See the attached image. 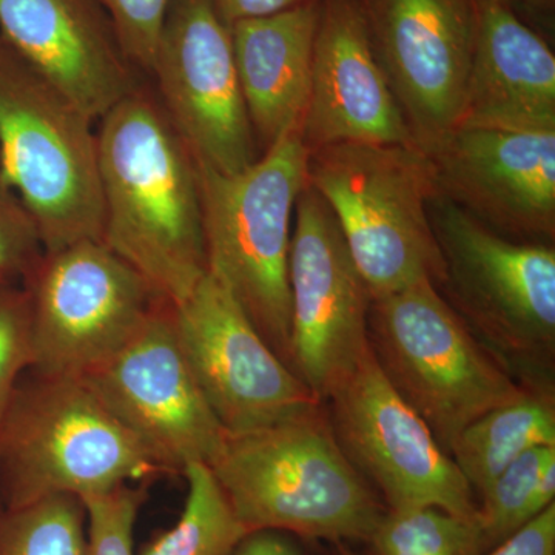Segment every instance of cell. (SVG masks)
Masks as SVG:
<instances>
[{
    "label": "cell",
    "instance_id": "24",
    "mask_svg": "<svg viewBox=\"0 0 555 555\" xmlns=\"http://www.w3.org/2000/svg\"><path fill=\"white\" fill-rule=\"evenodd\" d=\"M369 555H486L476 517L436 506L386 509L366 542Z\"/></svg>",
    "mask_w": 555,
    "mask_h": 555
},
{
    "label": "cell",
    "instance_id": "32",
    "mask_svg": "<svg viewBox=\"0 0 555 555\" xmlns=\"http://www.w3.org/2000/svg\"><path fill=\"white\" fill-rule=\"evenodd\" d=\"M301 540L278 531H258L244 537L232 555H309Z\"/></svg>",
    "mask_w": 555,
    "mask_h": 555
},
{
    "label": "cell",
    "instance_id": "14",
    "mask_svg": "<svg viewBox=\"0 0 555 555\" xmlns=\"http://www.w3.org/2000/svg\"><path fill=\"white\" fill-rule=\"evenodd\" d=\"M173 321L193 377L225 433L261 429L321 403L208 273L173 306Z\"/></svg>",
    "mask_w": 555,
    "mask_h": 555
},
{
    "label": "cell",
    "instance_id": "23",
    "mask_svg": "<svg viewBox=\"0 0 555 555\" xmlns=\"http://www.w3.org/2000/svg\"><path fill=\"white\" fill-rule=\"evenodd\" d=\"M555 503V447L535 448L507 466L477 500L476 520L486 551Z\"/></svg>",
    "mask_w": 555,
    "mask_h": 555
},
{
    "label": "cell",
    "instance_id": "5",
    "mask_svg": "<svg viewBox=\"0 0 555 555\" xmlns=\"http://www.w3.org/2000/svg\"><path fill=\"white\" fill-rule=\"evenodd\" d=\"M308 185L331 208L372 297L429 280L444 261L429 219L436 169L416 145L343 144L309 150Z\"/></svg>",
    "mask_w": 555,
    "mask_h": 555
},
{
    "label": "cell",
    "instance_id": "26",
    "mask_svg": "<svg viewBox=\"0 0 555 555\" xmlns=\"http://www.w3.org/2000/svg\"><path fill=\"white\" fill-rule=\"evenodd\" d=\"M149 496V483H127L83 496L87 555L134 554V525Z\"/></svg>",
    "mask_w": 555,
    "mask_h": 555
},
{
    "label": "cell",
    "instance_id": "1",
    "mask_svg": "<svg viewBox=\"0 0 555 555\" xmlns=\"http://www.w3.org/2000/svg\"><path fill=\"white\" fill-rule=\"evenodd\" d=\"M102 241L177 306L207 275L199 166L147 78L100 119Z\"/></svg>",
    "mask_w": 555,
    "mask_h": 555
},
{
    "label": "cell",
    "instance_id": "15",
    "mask_svg": "<svg viewBox=\"0 0 555 555\" xmlns=\"http://www.w3.org/2000/svg\"><path fill=\"white\" fill-rule=\"evenodd\" d=\"M369 38L415 144L454 129L477 30L476 0H361Z\"/></svg>",
    "mask_w": 555,
    "mask_h": 555
},
{
    "label": "cell",
    "instance_id": "19",
    "mask_svg": "<svg viewBox=\"0 0 555 555\" xmlns=\"http://www.w3.org/2000/svg\"><path fill=\"white\" fill-rule=\"evenodd\" d=\"M477 30L455 127L555 130V56L500 0H476Z\"/></svg>",
    "mask_w": 555,
    "mask_h": 555
},
{
    "label": "cell",
    "instance_id": "8",
    "mask_svg": "<svg viewBox=\"0 0 555 555\" xmlns=\"http://www.w3.org/2000/svg\"><path fill=\"white\" fill-rule=\"evenodd\" d=\"M367 339L387 382L447 452L469 423L516 400L526 387L485 349L429 280L375 298Z\"/></svg>",
    "mask_w": 555,
    "mask_h": 555
},
{
    "label": "cell",
    "instance_id": "11",
    "mask_svg": "<svg viewBox=\"0 0 555 555\" xmlns=\"http://www.w3.org/2000/svg\"><path fill=\"white\" fill-rule=\"evenodd\" d=\"M147 79L198 166L232 175L261 156L232 33L210 0H171Z\"/></svg>",
    "mask_w": 555,
    "mask_h": 555
},
{
    "label": "cell",
    "instance_id": "34",
    "mask_svg": "<svg viewBox=\"0 0 555 555\" xmlns=\"http://www.w3.org/2000/svg\"><path fill=\"white\" fill-rule=\"evenodd\" d=\"M332 546L331 554L328 555H363L353 551L352 547L349 546V543H334Z\"/></svg>",
    "mask_w": 555,
    "mask_h": 555
},
{
    "label": "cell",
    "instance_id": "20",
    "mask_svg": "<svg viewBox=\"0 0 555 555\" xmlns=\"http://www.w3.org/2000/svg\"><path fill=\"white\" fill-rule=\"evenodd\" d=\"M320 0L230 25L236 72L259 153L301 129Z\"/></svg>",
    "mask_w": 555,
    "mask_h": 555
},
{
    "label": "cell",
    "instance_id": "29",
    "mask_svg": "<svg viewBox=\"0 0 555 555\" xmlns=\"http://www.w3.org/2000/svg\"><path fill=\"white\" fill-rule=\"evenodd\" d=\"M42 254L38 228L0 160V276L24 281Z\"/></svg>",
    "mask_w": 555,
    "mask_h": 555
},
{
    "label": "cell",
    "instance_id": "17",
    "mask_svg": "<svg viewBox=\"0 0 555 555\" xmlns=\"http://www.w3.org/2000/svg\"><path fill=\"white\" fill-rule=\"evenodd\" d=\"M299 131L309 150L343 142L416 145L375 57L361 0H320Z\"/></svg>",
    "mask_w": 555,
    "mask_h": 555
},
{
    "label": "cell",
    "instance_id": "3",
    "mask_svg": "<svg viewBox=\"0 0 555 555\" xmlns=\"http://www.w3.org/2000/svg\"><path fill=\"white\" fill-rule=\"evenodd\" d=\"M308 159L297 129L238 173L199 166L207 273L228 288L288 367V258L295 207L308 188Z\"/></svg>",
    "mask_w": 555,
    "mask_h": 555
},
{
    "label": "cell",
    "instance_id": "9",
    "mask_svg": "<svg viewBox=\"0 0 555 555\" xmlns=\"http://www.w3.org/2000/svg\"><path fill=\"white\" fill-rule=\"evenodd\" d=\"M22 284L30 299V372L49 377H87L166 301L101 240L43 250Z\"/></svg>",
    "mask_w": 555,
    "mask_h": 555
},
{
    "label": "cell",
    "instance_id": "16",
    "mask_svg": "<svg viewBox=\"0 0 555 555\" xmlns=\"http://www.w3.org/2000/svg\"><path fill=\"white\" fill-rule=\"evenodd\" d=\"M437 192L521 243L555 236V130L454 127L427 150Z\"/></svg>",
    "mask_w": 555,
    "mask_h": 555
},
{
    "label": "cell",
    "instance_id": "7",
    "mask_svg": "<svg viewBox=\"0 0 555 555\" xmlns=\"http://www.w3.org/2000/svg\"><path fill=\"white\" fill-rule=\"evenodd\" d=\"M94 122L0 36V160L43 250L102 238Z\"/></svg>",
    "mask_w": 555,
    "mask_h": 555
},
{
    "label": "cell",
    "instance_id": "10",
    "mask_svg": "<svg viewBox=\"0 0 555 555\" xmlns=\"http://www.w3.org/2000/svg\"><path fill=\"white\" fill-rule=\"evenodd\" d=\"M326 406L339 447L387 509L436 506L476 517L473 489L422 416L387 382L371 347Z\"/></svg>",
    "mask_w": 555,
    "mask_h": 555
},
{
    "label": "cell",
    "instance_id": "22",
    "mask_svg": "<svg viewBox=\"0 0 555 555\" xmlns=\"http://www.w3.org/2000/svg\"><path fill=\"white\" fill-rule=\"evenodd\" d=\"M182 476L188 496L177 525L149 540L137 555H232L248 535L206 463H193Z\"/></svg>",
    "mask_w": 555,
    "mask_h": 555
},
{
    "label": "cell",
    "instance_id": "4",
    "mask_svg": "<svg viewBox=\"0 0 555 555\" xmlns=\"http://www.w3.org/2000/svg\"><path fill=\"white\" fill-rule=\"evenodd\" d=\"M164 476L82 377L31 372L0 426L3 509L54 495L100 494Z\"/></svg>",
    "mask_w": 555,
    "mask_h": 555
},
{
    "label": "cell",
    "instance_id": "31",
    "mask_svg": "<svg viewBox=\"0 0 555 555\" xmlns=\"http://www.w3.org/2000/svg\"><path fill=\"white\" fill-rule=\"evenodd\" d=\"M210 2L219 17L230 27L235 22L273 16L312 0H210Z\"/></svg>",
    "mask_w": 555,
    "mask_h": 555
},
{
    "label": "cell",
    "instance_id": "25",
    "mask_svg": "<svg viewBox=\"0 0 555 555\" xmlns=\"http://www.w3.org/2000/svg\"><path fill=\"white\" fill-rule=\"evenodd\" d=\"M0 555H87V513L75 495L0 509Z\"/></svg>",
    "mask_w": 555,
    "mask_h": 555
},
{
    "label": "cell",
    "instance_id": "18",
    "mask_svg": "<svg viewBox=\"0 0 555 555\" xmlns=\"http://www.w3.org/2000/svg\"><path fill=\"white\" fill-rule=\"evenodd\" d=\"M0 36L93 120L144 79L96 0H0Z\"/></svg>",
    "mask_w": 555,
    "mask_h": 555
},
{
    "label": "cell",
    "instance_id": "35",
    "mask_svg": "<svg viewBox=\"0 0 555 555\" xmlns=\"http://www.w3.org/2000/svg\"><path fill=\"white\" fill-rule=\"evenodd\" d=\"M0 505H2V503H0ZM0 509H2V506H0Z\"/></svg>",
    "mask_w": 555,
    "mask_h": 555
},
{
    "label": "cell",
    "instance_id": "30",
    "mask_svg": "<svg viewBox=\"0 0 555 555\" xmlns=\"http://www.w3.org/2000/svg\"><path fill=\"white\" fill-rule=\"evenodd\" d=\"M486 555H555V503Z\"/></svg>",
    "mask_w": 555,
    "mask_h": 555
},
{
    "label": "cell",
    "instance_id": "33",
    "mask_svg": "<svg viewBox=\"0 0 555 555\" xmlns=\"http://www.w3.org/2000/svg\"><path fill=\"white\" fill-rule=\"evenodd\" d=\"M500 2L506 3V5H509L511 9H513V3H521V5H529V7H543V9H547V7L553 5L554 0H500Z\"/></svg>",
    "mask_w": 555,
    "mask_h": 555
},
{
    "label": "cell",
    "instance_id": "2",
    "mask_svg": "<svg viewBox=\"0 0 555 555\" xmlns=\"http://www.w3.org/2000/svg\"><path fill=\"white\" fill-rule=\"evenodd\" d=\"M207 466L247 534L366 543L387 509L339 447L326 403L261 429L225 433Z\"/></svg>",
    "mask_w": 555,
    "mask_h": 555
},
{
    "label": "cell",
    "instance_id": "28",
    "mask_svg": "<svg viewBox=\"0 0 555 555\" xmlns=\"http://www.w3.org/2000/svg\"><path fill=\"white\" fill-rule=\"evenodd\" d=\"M107 14L127 60L149 78L171 0H96Z\"/></svg>",
    "mask_w": 555,
    "mask_h": 555
},
{
    "label": "cell",
    "instance_id": "13",
    "mask_svg": "<svg viewBox=\"0 0 555 555\" xmlns=\"http://www.w3.org/2000/svg\"><path fill=\"white\" fill-rule=\"evenodd\" d=\"M82 378L164 476L217 455L225 430L179 346L171 302H160L116 356Z\"/></svg>",
    "mask_w": 555,
    "mask_h": 555
},
{
    "label": "cell",
    "instance_id": "27",
    "mask_svg": "<svg viewBox=\"0 0 555 555\" xmlns=\"http://www.w3.org/2000/svg\"><path fill=\"white\" fill-rule=\"evenodd\" d=\"M31 363L30 299L22 281L0 276V426Z\"/></svg>",
    "mask_w": 555,
    "mask_h": 555
},
{
    "label": "cell",
    "instance_id": "12",
    "mask_svg": "<svg viewBox=\"0 0 555 555\" xmlns=\"http://www.w3.org/2000/svg\"><path fill=\"white\" fill-rule=\"evenodd\" d=\"M288 258L291 369L326 403L367 349L372 297L337 219L312 188L295 207Z\"/></svg>",
    "mask_w": 555,
    "mask_h": 555
},
{
    "label": "cell",
    "instance_id": "6",
    "mask_svg": "<svg viewBox=\"0 0 555 555\" xmlns=\"http://www.w3.org/2000/svg\"><path fill=\"white\" fill-rule=\"evenodd\" d=\"M427 210L444 261L438 291L449 306L518 382L553 383V244L506 238L438 192Z\"/></svg>",
    "mask_w": 555,
    "mask_h": 555
},
{
    "label": "cell",
    "instance_id": "21",
    "mask_svg": "<svg viewBox=\"0 0 555 555\" xmlns=\"http://www.w3.org/2000/svg\"><path fill=\"white\" fill-rule=\"evenodd\" d=\"M555 447L553 383H526L516 400L469 423L454 438L449 456L478 496L507 466L535 448Z\"/></svg>",
    "mask_w": 555,
    "mask_h": 555
}]
</instances>
